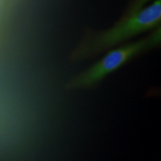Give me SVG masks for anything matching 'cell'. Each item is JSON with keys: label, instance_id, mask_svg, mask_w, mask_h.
I'll return each mask as SVG.
<instances>
[{"label": "cell", "instance_id": "6da1fadb", "mask_svg": "<svg viewBox=\"0 0 161 161\" xmlns=\"http://www.w3.org/2000/svg\"><path fill=\"white\" fill-rule=\"evenodd\" d=\"M160 31H157L149 37L112 49L89 69L72 78L66 84V87L69 90H80L96 85L133 57L157 45L160 40Z\"/></svg>", "mask_w": 161, "mask_h": 161}, {"label": "cell", "instance_id": "7a4b0ae2", "mask_svg": "<svg viewBox=\"0 0 161 161\" xmlns=\"http://www.w3.org/2000/svg\"><path fill=\"white\" fill-rule=\"evenodd\" d=\"M161 1L156 0L146 8L132 13L129 17L96 36L90 49L102 52L125 41L134 36L153 29L160 23Z\"/></svg>", "mask_w": 161, "mask_h": 161}]
</instances>
